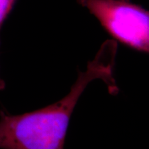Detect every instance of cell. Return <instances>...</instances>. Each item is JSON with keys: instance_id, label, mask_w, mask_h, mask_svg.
<instances>
[{"instance_id": "6da1fadb", "label": "cell", "mask_w": 149, "mask_h": 149, "mask_svg": "<svg viewBox=\"0 0 149 149\" xmlns=\"http://www.w3.org/2000/svg\"><path fill=\"white\" fill-rule=\"evenodd\" d=\"M117 44L107 40L64 97L20 115L0 111V149H64L70 117L78 100L93 80H103L109 92L118 91L113 77Z\"/></svg>"}, {"instance_id": "277c9868", "label": "cell", "mask_w": 149, "mask_h": 149, "mask_svg": "<svg viewBox=\"0 0 149 149\" xmlns=\"http://www.w3.org/2000/svg\"><path fill=\"white\" fill-rule=\"evenodd\" d=\"M6 87V84L5 81L0 77V91H2Z\"/></svg>"}, {"instance_id": "3957f363", "label": "cell", "mask_w": 149, "mask_h": 149, "mask_svg": "<svg viewBox=\"0 0 149 149\" xmlns=\"http://www.w3.org/2000/svg\"><path fill=\"white\" fill-rule=\"evenodd\" d=\"M16 0H0V30L12 10Z\"/></svg>"}, {"instance_id": "7a4b0ae2", "label": "cell", "mask_w": 149, "mask_h": 149, "mask_svg": "<svg viewBox=\"0 0 149 149\" xmlns=\"http://www.w3.org/2000/svg\"><path fill=\"white\" fill-rule=\"evenodd\" d=\"M115 40L148 53L149 13L129 0H77Z\"/></svg>"}]
</instances>
